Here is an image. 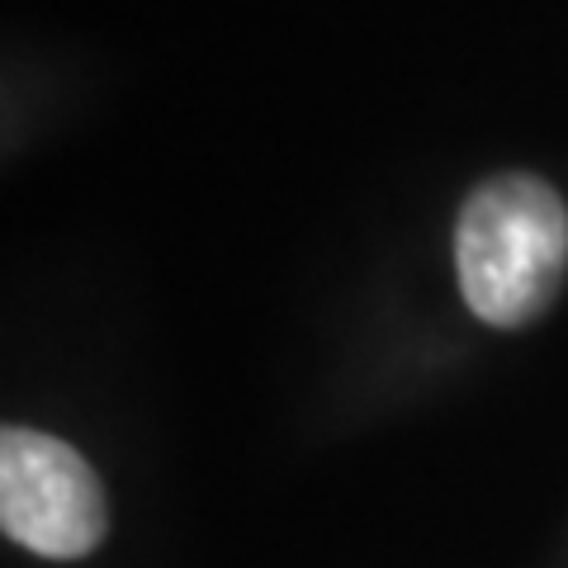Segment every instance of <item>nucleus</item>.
I'll list each match as a JSON object with an SVG mask.
<instances>
[{"label": "nucleus", "instance_id": "1", "mask_svg": "<svg viewBox=\"0 0 568 568\" xmlns=\"http://www.w3.org/2000/svg\"><path fill=\"white\" fill-rule=\"evenodd\" d=\"M459 294L488 327L517 332L555 304L568 275V204L540 175L478 185L455 223Z\"/></svg>", "mask_w": 568, "mask_h": 568}, {"label": "nucleus", "instance_id": "2", "mask_svg": "<svg viewBox=\"0 0 568 568\" xmlns=\"http://www.w3.org/2000/svg\"><path fill=\"white\" fill-rule=\"evenodd\" d=\"M0 526L43 559H81L104 540L110 511L95 469L67 440L6 426L0 436Z\"/></svg>", "mask_w": 568, "mask_h": 568}]
</instances>
